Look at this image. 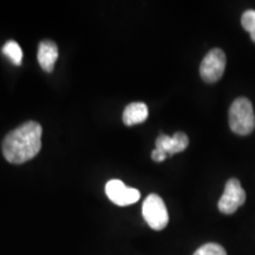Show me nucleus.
Segmentation results:
<instances>
[{"label": "nucleus", "mask_w": 255, "mask_h": 255, "mask_svg": "<svg viewBox=\"0 0 255 255\" xmlns=\"http://www.w3.org/2000/svg\"><path fill=\"white\" fill-rule=\"evenodd\" d=\"M43 129L39 123L28 121L15 128L2 141V154L12 164H21L36 157L41 149Z\"/></svg>", "instance_id": "f257e3e1"}, {"label": "nucleus", "mask_w": 255, "mask_h": 255, "mask_svg": "<svg viewBox=\"0 0 255 255\" xmlns=\"http://www.w3.org/2000/svg\"><path fill=\"white\" fill-rule=\"evenodd\" d=\"M229 127L237 135L247 136L255 128L253 105L246 97H239L229 108Z\"/></svg>", "instance_id": "f03ea898"}, {"label": "nucleus", "mask_w": 255, "mask_h": 255, "mask_svg": "<svg viewBox=\"0 0 255 255\" xmlns=\"http://www.w3.org/2000/svg\"><path fill=\"white\" fill-rule=\"evenodd\" d=\"M142 214L149 227L154 231H162L167 227L169 214L164 201L157 194H150L143 202Z\"/></svg>", "instance_id": "7ed1b4c3"}, {"label": "nucleus", "mask_w": 255, "mask_h": 255, "mask_svg": "<svg viewBox=\"0 0 255 255\" xmlns=\"http://www.w3.org/2000/svg\"><path fill=\"white\" fill-rule=\"evenodd\" d=\"M156 148L151 152V158L155 162L164 161L168 156H173L177 152H182L188 148L189 138L184 132H175L174 136L161 133L156 138Z\"/></svg>", "instance_id": "20e7f679"}, {"label": "nucleus", "mask_w": 255, "mask_h": 255, "mask_svg": "<svg viewBox=\"0 0 255 255\" xmlns=\"http://www.w3.org/2000/svg\"><path fill=\"white\" fill-rule=\"evenodd\" d=\"M226 64L227 58L221 49L210 50L201 63V77L206 83H216L225 73Z\"/></svg>", "instance_id": "39448f33"}, {"label": "nucleus", "mask_w": 255, "mask_h": 255, "mask_svg": "<svg viewBox=\"0 0 255 255\" xmlns=\"http://www.w3.org/2000/svg\"><path fill=\"white\" fill-rule=\"evenodd\" d=\"M246 201V191L241 187L240 181L238 178H231L225 186L221 199L219 200V210L222 214L231 215L237 212L239 207H241Z\"/></svg>", "instance_id": "423d86ee"}, {"label": "nucleus", "mask_w": 255, "mask_h": 255, "mask_svg": "<svg viewBox=\"0 0 255 255\" xmlns=\"http://www.w3.org/2000/svg\"><path fill=\"white\" fill-rule=\"evenodd\" d=\"M105 193L111 202L124 207L136 203L141 197V193L135 188H128L122 181L111 180L105 186Z\"/></svg>", "instance_id": "0eeeda50"}, {"label": "nucleus", "mask_w": 255, "mask_h": 255, "mask_svg": "<svg viewBox=\"0 0 255 255\" xmlns=\"http://www.w3.org/2000/svg\"><path fill=\"white\" fill-rule=\"evenodd\" d=\"M38 63L46 72H52L58 59V46L52 40H43L39 43L37 53Z\"/></svg>", "instance_id": "6e6552de"}, {"label": "nucleus", "mask_w": 255, "mask_h": 255, "mask_svg": "<svg viewBox=\"0 0 255 255\" xmlns=\"http://www.w3.org/2000/svg\"><path fill=\"white\" fill-rule=\"evenodd\" d=\"M148 116L149 110L146 104L143 102H133L124 109L122 120L127 127H132L145 122Z\"/></svg>", "instance_id": "1a4fd4ad"}, {"label": "nucleus", "mask_w": 255, "mask_h": 255, "mask_svg": "<svg viewBox=\"0 0 255 255\" xmlns=\"http://www.w3.org/2000/svg\"><path fill=\"white\" fill-rule=\"evenodd\" d=\"M2 53L11 60L14 65H21V60H23V51L17 41L8 40L6 41L5 45L2 46Z\"/></svg>", "instance_id": "9d476101"}, {"label": "nucleus", "mask_w": 255, "mask_h": 255, "mask_svg": "<svg viewBox=\"0 0 255 255\" xmlns=\"http://www.w3.org/2000/svg\"><path fill=\"white\" fill-rule=\"evenodd\" d=\"M241 24L245 30L250 32L252 40L255 43V11L248 9L241 17Z\"/></svg>", "instance_id": "9b49d317"}, {"label": "nucleus", "mask_w": 255, "mask_h": 255, "mask_svg": "<svg viewBox=\"0 0 255 255\" xmlns=\"http://www.w3.org/2000/svg\"><path fill=\"white\" fill-rule=\"evenodd\" d=\"M193 255H227V252L221 245L209 242V244L201 246Z\"/></svg>", "instance_id": "f8f14e48"}]
</instances>
